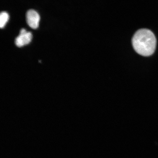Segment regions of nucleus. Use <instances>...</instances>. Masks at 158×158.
Returning a JSON list of instances; mask_svg holds the SVG:
<instances>
[{
  "mask_svg": "<svg viewBox=\"0 0 158 158\" xmlns=\"http://www.w3.org/2000/svg\"><path fill=\"white\" fill-rule=\"evenodd\" d=\"M156 39L154 33L149 29H139L135 33L132 43L136 52L142 56L152 55L156 46Z\"/></svg>",
  "mask_w": 158,
  "mask_h": 158,
  "instance_id": "obj_1",
  "label": "nucleus"
},
{
  "mask_svg": "<svg viewBox=\"0 0 158 158\" xmlns=\"http://www.w3.org/2000/svg\"><path fill=\"white\" fill-rule=\"evenodd\" d=\"M9 15L6 12L1 11L0 13V27L2 28L9 19Z\"/></svg>",
  "mask_w": 158,
  "mask_h": 158,
  "instance_id": "obj_4",
  "label": "nucleus"
},
{
  "mask_svg": "<svg viewBox=\"0 0 158 158\" xmlns=\"http://www.w3.org/2000/svg\"><path fill=\"white\" fill-rule=\"evenodd\" d=\"M32 38V35L31 32L27 31L24 28H22L18 36L16 37L15 43L17 47H21L28 44Z\"/></svg>",
  "mask_w": 158,
  "mask_h": 158,
  "instance_id": "obj_2",
  "label": "nucleus"
},
{
  "mask_svg": "<svg viewBox=\"0 0 158 158\" xmlns=\"http://www.w3.org/2000/svg\"><path fill=\"white\" fill-rule=\"evenodd\" d=\"M40 16L35 10L31 9L26 13L27 22L29 27L33 29L36 28L39 25Z\"/></svg>",
  "mask_w": 158,
  "mask_h": 158,
  "instance_id": "obj_3",
  "label": "nucleus"
}]
</instances>
